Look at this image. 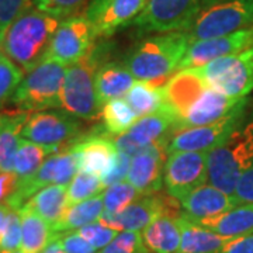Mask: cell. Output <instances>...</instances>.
<instances>
[{
    "instance_id": "4fadbf2b",
    "label": "cell",
    "mask_w": 253,
    "mask_h": 253,
    "mask_svg": "<svg viewBox=\"0 0 253 253\" xmlns=\"http://www.w3.org/2000/svg\"><path fill=\"white\" fill-rule=\"evenodd\" d=\"M96 40L94 30L84 13L65 18L55 31L46 58L69 66L81 61L94 45Z\"/></svg>"
},
{
    "instance_id": "44dd1931",
    "label": "cell",
    "mask_w": 253,
    "mask_h": 253,
    "mask_svg": "<svg viewBox=\"0 0 253 253\" xmlns=\"http://www.w3.org/2000/svg\"><path fill=\"white\" fill-rule=\"evenodd\" d=\"M208 83L196 69H183L166 82L163 86L165 107L176 123L180 120L186 111L194 104V101L207 90Z\"/></svg>"
},
{
    "instance_id": "60d3db41",
    "label": "cell",
    "mask_w": 253,
    "mask_h": 253,
    "mask_svg": "<svg viewBox=\"0 0 253 253\" xmlns=\"http://www.w3.org/2000/svg\"><path fill=\"white\" fill-rule=\"evenodd\" d=\"M31 6V0H0V44L16 18Z\"/></svg>"
},
{
    "instance_id": "816d5d0a",
    "label": "cell",
    "mask_w": 253,
    "mask_h": 253,
    "mask_svg": "<svg viewBox=\"0 0 253 253\" xmlns=\"http://www.w3.org/2000/svg\"><path fill=\"white\" fill-rule=\"evenodd\" d=\"M10 253H24V252H23V251L20 249V251H16V252H10Z\"/></svg>"
},
{
    "instance_id": "ac0fdd59",
    "label": "cell",
    "mask_w": 253,
    "mask_h": 253,
    "mask_svg": "<svg viewBox=\"0 0 253 253\" xmlns=\"http://www.w3.org/2000/svg\"><path fill=\"white\" fill-rule=\"evenodd\" d=\"M248 104V99H231L221 91L208 86L186 114L176 123V129L194 128V126H210L222 121L239 109H244ZM174 129V131H176Z\"/></svg>"
},
{
    "instance_id": "d6a6232c",
    "label": "cell",
    "mask_w": 253,
    "mask_h": 253,
    "mask_svg": "<svg viewBox=\"0 0 253 253\" xmlns=\"http://www.w3.org/2000/svg\"><path fill=\"white\" fill-rule=\"evenodd\" d=\"M104 132L109 136H120L138 121V116L126 100L117 99L106 103L101 109Z\"/></svg>"
},
{
    "instance_id": "bcb514c9",
    "label": "cell",
    "mask_w": 253,
    "mask_h": 253,
    "mask_svg": "<svg viewBox=\"0 0 253 253\" xmlns=\"http://www.w3.org/2000/svg\"><path fill=\"white\" fill-rule=\"evenodd\" d=\"M18 177L14 172L0 173V203H4L14 193Z\"/></svg>"
},
{
    "instance_id": "7402d4cb",
    "label": "cell",
    "mask_w": 253,
    "mask_h": 253,
    "mask_svg": "<svg viewBox=\"0 0 253 253\" xmlns=\"http://www.w3.org/2000/svg\"><path fill=\"white\" fill-rule=\"evenodd\" d=\"M189 219H206L224 214L238 206L235 199L211 184H203L177 200Z\"/></svg>"
},
{
    "instance_id": "52a82bcc",
    "label": "cell",
    "mask_w": 253,
    "mask_h": 253,
    "mask_svg": "<svg viewBox=\"0 0 253 253\" xmlns=\"http://www.w3.org/2000/svg\"><path fill=\"white\" fill-rule=\"evenodd\" d=\"M208 86L231 99H245L253 90V46L196 68Z\"/></svg>"
},
{
    "instance_id": "f1b7e54d",
    "label": "cell",
    "mask_w": 253,
    "mask_h": 253,
    "mask_svg": "<svg viewBox=\"0 0 253 253\" xmlns=\"http://www.w3.org/2000/svg\"><path fill=\"white\" fill-rule=\"evenodd\" d=\"M103 215H104V197L103 193H100L91 199L84 200L75 206H69L62 218L52 226V231L54 234L78 231L83 226L97 222Z\"/></svg>"
},
{
    "instance_id": "8fae6325",
    "label": "cell",
    "mask_w": 253,
    "mask_h": 253,
    "mask_svg": "<svg viewBox=\"0 0 253 253\" xmlns=\"http://www.w3.org/2000/svg\"><path fill=\"white\" fill-rule=\"evenodd\" d=\"M208 181V152H173L165 163L163 184L169 197L180 200Z\"/></svg>"
},
{
    "instance_id": "83f0119b",
    "label": "cell",
    "mask_w": 253,
    "mask_h": 253,
    "mask_svg": "<svg viewBox=\"0 0 253 253\" xmlns=\"http://www.w3.org/2000/svg\"><path fill=\"white\" fill-rule=\"evenodd\" d=\"M26 207L54 226L68 208V186L51 184L46 186L28 200Z\"/></svg>"
},
{
    "instance_id": "ee69618b",
    "label": "cell",
    "mask_w": 253,
    "mask_h": 253,
    "mask_svg": "<svg viewBox=\"0 0 253 253\" xmlns=\"http://www.w3.org/2000/svg\"><path fill=\"white\" fill-rule=\"evenodd\" d=\"M238 206L241 204H253V163L248 170L241 176L236 184L234 196H232Z\"/></svg>"
},
{
    "instance_id": "d4e9b609",
    "label": "cell",
    "mask_w": 253,
    "mask_h": 253,
    "mask_svg": "<svg viewBox=\"0 0 253 253\" xmlns=\"http://www.w3.org/2000/svg\"><path fill=\"white\" fill-rule=\"evenodd\" d=\"M176 219L181 231V242L176 253H221L226 244L234 239L197 225L183 214H177Z\"/></svg>"
},
{
    "instance_id": "ba28073f",
    "label": "cell",
    "mask_w": 253,
    "mask_h": 253,
    "mask_svg": "<svg viewBox=\"0 0 253 253\" xmlns=\"http://www.w3.org/2000/svg\"><path fill=\"white\" fill-rule=\"evenodd\" d=\"M79 118L66 110L34 111L27 118L21 136L36 144L52 148L55 151L69 149L82 136Z\"/></svg>"
},
{
    "instance_id": "c3c4849f",
    "label": "cell",
    "mask_w": 253,
    "mask_h": 253,
    "mask_svg": "<svg viewBox=\"0 0 253 253\" xmlns=\"http://www.w3.org/2000/svg\"><path fill=\"white\" fill-rule=\"evenodd\" d=\"M41 253H63V251H62V248H61V245L58 244V241L54 239V241L48 245V246H46L45 249H44Z\"/></svg>"
},
{
    "instance_id": "7c38bea8",
    "label": "cell",
    "mask_w": 253,
    "mask_h": 253,
    "mask_svg": "<svg viewBox=\"0 0 253 253\" xmlns=\"http://www.w3.org/2000/svg\"><path fill=\"white\" fill-rule=\"evenodd\" d=\"M244 113L245 107L215 124L176 129L168 142V152H210L241 128Z\"/></svg>"
},
{
    "instance_id": "277c9868",
    "label": "cell",
    "mask_w": 253,
    "mask_h": 253,
    "mask_svg": "<svg viewBox=\"0 0 253 253\" xmlns=\"http://www.w3.org/2000/svg\"><path fill=\"white\" fill-rule=\"evenodd\" d=\"M68 66L55 59H44L26 73L9 103L20 111H44L62 107V87Z\"/></svg>"
},
{
    "instance_id": "1f68e13d",
    "label": "cell",
    "mask_w": 253,
    "mask_h": 253,
    "mask_svg": "<svg viewBox=\"0 0 253 253\" xmlns=\"http://www.w3.org/2000/svg\"><path fill=\"white\" fill-rule=\"evenodd\" d=\"M56 152L58 151H55L52 148L21 138L18 144L17 154L14 158V169H13V172L16 173V176L18 177V181L31 177L41 168V165L45 162L51 155Z\"/></svg>"
},
{
    "instance_id": "5b68a950",
    "label": "cell",
    "mask_w": 253,
    "mask_h": 253,
    "mask_svg": "<svg viewBox=\"0 0 253 253\" xmlns=\"http://www.w3.org/2000/svg\"><path fill=\"white\" fill-rule=\"evenodd\" d=\"M252 163L253 124H249L208 152V184L234 196L241 176Z\"/></svg>"
},
{
    "instance_id": "e0dca14e",
    "label": "cell",
    "mask_w": 253,
    "mask_h": 253,
    "mask_svg": "<svg viewBox=\"0 0 253 253\" xmlns=\"http://www.w3.org/2000/svg\"><path fill=\"white\" fill-rule=\"evenodd\" d=\"M168 142L162 141L151 145L131 158L126 180L142 196L158 194L162 189L165 163L169 156Z\"/></svg>"
},
{
    "instance_id": "f546056e",
    "label": "cell",
    "mask_w": 253,
    "mask_h": 253,
    "mask_svg": "<svg viewBox=\"0 0 253 253\" xmlns=\"http://www.w3.org/2000/svg\"><path fill=\"white\" fill-rule=\"evenodd\" d=\"M21 219V251L41 253L54 241L52 226L26 206L18 210Z\"/></svg>"
},
{
    "instance_id": "e575fe53",
    "label": "cell",
    "mask_w": 253,
    "mask_h": 253,
    "mask_svg": "<svg viewBox=\"0 0 253 253\" xmlns=\"http://www.w3.org/2000/svg\"><path fill=\"white\" fill-rule=\"evenodd\" d=\"M101 190H104V186L99 176L78 172L68 184V207L97 196Z\"/></svg>"
},
{
    "instance_id": "ffe728a7",
    "label": "cell",
    "mask_w": 253,
    "mask_h": 253,
    "mask_svg": "<svg viewBox=\"0 0 253 253\" xmlns=\"http://www.w3.org/2000/svg\"><path fill=\"white\" fill-rule=\"evenodd\" d=\"M165 212H170V203L166 201L165 197H161L159 194H152L136 200L114 215L104 214L99 219V222L110 228H114L120 232L123 231L142 232L154 219Z\"/></svg>"
},
{
    "instance_id": "8d00e7d4",
    "label": "cell",
    "mask_w": 253,
    "mask_h": 253,
    "mask_svg": "<svg viewBox=\"0 0 253 253\" xmlns=\"http://www.w3.org/2000/svg\"><path fill=\"white\" fill-rule=\"evenodd\" d=\"M24 72L4 55L0 59V109L10 101Z\"/></svg>"
},
{
    "instance_id": "8992f818",
    "label": "cell",
    "mask_w": 253,
    "mask_h": 253,
    "mask_svg": "<svg viewBox=\"0 0 253 253\" xmlns=\"http://www.w3.org/2000/svg\"><path fill=\"white\" fill-rule=\"evenodd\" d=\"M203 10V0H146L144 10L131 26L141 37L152 33H186Z\"/></svg>"
},
{
    "instance_id": "d590c367",
    "label": "cell",
    "mask_w": 253,
    "mask_h": 253,
    "mask_svg": "<svg viewBox=\"0 0 253 253\" xmlns=\"http://www.w3.org/2000/svg\"><path fill=\"white\" fill-rule=\"evenodd\" d=\"M89 3L90 0H31L36 9L61 20L81 14L79 11Z\"/></svg>"
},
{
    "instance_id": "6da1fadb",
    "label": "cell",
    "mask_w": 253,
    "mask_h": 253,
    "mask_svg": "<svg viewBox=\"0 0 253 253\" xmlns=\"http://www.w3.org/2000/svg\"><path fill=\"white\" fill-rule=\"evenodd\" d=\"M61 21L31 4L6 31L1 40L3 54L23 72L33 71L46 58Z\"/></svg>"
},
{
    "instance_id": "681fc988",
    "label": "cell",
    "mask_w": 253,
    "mask_h": 253,
    "mask_svg": "<svg viewBox=\"0 0 253 253\" xmlns=\"http://www.w3.org/2000/svg\"><path fill=\"white\" fill-rule=\"evenodd\" d=\"M222 1H225V0H203V4H204V10L208 9V7H211V6H214V4L222 3Z\"/></svg>"
},
{
    "instance_id": "f6af8a7d",
    "label": "cell",
    "mask_w": 253,
    "mask_h": 253,
    "mask_svg": "<svg viewBox=\"0 0 253 253\" xmlns=\"http://www.w3.org/2000/svg\"><path fill=\"white\" fill-rule=\"evenodd\" d=\"M221 253H253V234L229 241Z\"/></svg>"
},
{
    "instance_id": "f907efd6",
    "label": "cell",
    "mask_w": 253,
    "mask_h": 253,
    "mask_svg": "<svg viewBox=\"0 0 253 253\" xmlns=\"http://www.w3.org/2000/svg\"><path fill=\"white\" fill-rule=\"evenodd\" d=\"M4 56V54H3V49H1V44H0V59Z\"/></svg>"
},
{
    "instance_id": "cb8c5ba5",
    "label": "cell",
    "mask_w": 253,
    "mask_h": 253,
    "mask_svg": "<svg viewBox=\"0 0 253 253\" xmlns=\"http://www.w3.org/2000/svg\"><path fill=\"white\" fill-rule=\"evenodd\" d=\"M189 219V218H187ZM225 238H241L253 234V204H241L224 214L206 219H190Z\"/></svg>"
},
{
    "instance_id": "9c48e42d",
    "label": "cell",
    "mask_w": 253,
    "mask_h": 253,
    "mask_svg": "<svg viewBox=\"0 0 253 253\" xmlns=\"http://www.w3.org/2000/svg\"><path fill=\"white\" fill-rule=\"evenodd\" d=\"M253 27V0H225L203 10L186 31L190 44Z\"/></svg>"
},
{
    "instance_id": "7a4b0ae2",
    "label": "cell",
    "mask_w": 253,
    "mask_h": 253,
    "mask_svg": "<svg viewBox=\"0 0 253 253\" xmlns=\"http://www.w3.org/2000/svg\"><path fill=\"white\" fill-rule=\"evenodd\" d=\"M189 45L190 38L184 31L148 37L126 55L123 63L136 81H162L174 71L179 72Z\"/></svg>"
},
{
    "instance_id": "9a60e30c",
    "label": "cell",
    "mask_w": 253,
    "mask_h": 253,
    "mask_svg": "<svg viewBox=\"0 0 253 253\" xmlns=\"http://www.w3.org/2000/svg\"><path fill=\"white\" fill-rule=\"evenodd\" d=\"M174 120L166 109L141 117L124 135L116 136L114 144L120 152L129 155L131 158L151 145L169 141L174 132Z\"/></svg>"
},
{
    "instance_id": "7bdbcfd3",
    "label": "cell",
    "mask_w": 253,
    "mask_h": 253,
    "mask_svg": "<svg viewBox=\"0 0 253 253\" xmlns=\"http://www.w3.org/2000/svg\"><path fill=\"white\" fill-rule=\"evenodd\" d=\"M129 165H131V156L118 151L117 161L114 163V166L110 169V172L107 174H104L101 177V183L104 186V190L110 187V186H113V184H116V183L126 180Z\"/></svg>"
},
{
    "instance_id": "3957f363",
    "label": "cell",
    "mask_w": 253,
    "mask_h": 253,
    "mask_svg": "<svg viewBox=\"0 0 253 253\" xmlns=\"http://www.w3.org/2000/svg\"><path fill=\"white\" fill-rule=\"evenodd\" d=\"M109 54L107 42H94L90 51L66 69L62 87V109L75 117L91 121L101 114L96 96V72Z\"/></svg>"
},
{
    "instance_id": "74e56055",
    "label": "cell",
    "mask_w": 253,
    "mask_h": 253,
    "mask_svg": "<svg viewBox=\"0 0 253 253\" xmlns=\"http://www.w3.org/2000/svg\"><path fill=\"white\" fill-rule=\"evenodd\" d=\"M97 253H149L145 246L142 232L123 231L117 238Z\"/></svg>"
},
{
    "instance_id": "7dc6e473",
    "label": "cell",
    "mask_w": 253,
    "mask_h": 253,
    "mask_svg": "<svg viewBox=\"0 0 253 253\" xmlns=\"http://www.w3.org/2000/svg\"><path fill=\"white\" fill-rule=\"evenodd\" d=\"M11 207H9L7 204L4 203H0V238H1V234L4 231V226L7 224V218H9V212Z\"/></svg>"
},
{
    "instance_id": "ab89813d",
    "label": "cell",
    "mask_w": 253,
    "mask_h": 253,
    "mask_svg": "<svg viewBox=\"0 0 253 253\" xmlns=\"http://www.w3.org/2000/svg\"><path fill=\"white\" fill-rule=\"evenodd\" d=\"M76 232L83 239H86L96 251H101L103 248H106L120 234V231L104 225V224H101L99 221L94 222V224H90V225L83 226L81 229H78Z\"/></svg>"
},
{
    "instance_id": "d6986e66",
    "label": "cell",
    "mask_w": 253,
    "mask_h": 253,
    "mask_svg": "<svg viewBox=\"0 0 253 253\" xmlns=\"http://www.w3.org/2000/svg\"><path fill=\"white\" fill-rule=\"evenodd\" d=\"M71 149L76 155L78 170L96 174L100 179L110 172L118 156L114 139H111L104 129L99 134L91 132L83 135Z\"/></svg>"
},
{
    "instance_id": "b9f144b4",
    "label": "cell",
    "mask_w": 253,
    "mask_h": 253,
    "mask_svg": "<svg viewBox=\"0 0 253 253\" xmlns=\"http://www.w3.org/2000/svg\"><path fill=\"white\" fill-rule=\"evenodd\" d=\"M54 239L61 245L63 253H97L86 239H83L76 231L63 232V234H55Z\"/></svg>"
},
{
    "instance_id": "5bb4252c",
    "label": "cell",
    "mask_w": 253,
    "mask_h": 253,
    "mask_svg": "<svg viewBox=\"0 0 253 253\" xmlns=\"http://www.w3.org/2000/svg\"><path fill=\"white\" fill-rule=\"evenodd\" d=\"M146 0H91L84 11L96 38H109L120 28L131 26L144 10Z\"/></svg>"
},
{
    "instance_id": "603a6c76",
    "label": "cell",
    "mask_w": 253,
    "mask_h": 253,
    "mask_svg": "<svg viewBox=\"0 0 253 253\" xmlns=\"http://www.w3.org/2000/svg\"><path fill=\"white\" fill-rule=\"evenodd\" d=\"M135 78L123 62L106 61L97 69L94 78L96 96L99 106L103 109L111 100L123 99L135 84Z\"/></svg>"
},
{
    "instance_id": "484cf974",
    "label": "cell",
    "mask_w": 253,
    "mask_h": 253,
    "mask_svg": "<svg viewBox=\"0 0 253 253\" xmlns=\"http://www.w3.org/2000/svg\"><path fill=\"white\" fill-rule=\"evenodd\" d=\"M177 214L165 212L142 231L145 246L152 253H176L181 242Z\"/></svg>"
},
{
    "instance_id": "4316f807",
    "label": "cell",
    "mask_w": 253,
    "mask_h": 253,
    "mask_svg": "<svg viewBox=\"0 0 253 253\" xmlns=\"http://www.w3.org/2000/svg\"><path fill=\"white\" fill-rule=\"evenodd\" d=\"M30 113H0V173L13 172L21 132Z\"/></svg>"
},
{
    "instance_id": "836d02e7",
    "label": "cell",
    "mask_w": 253,
    "mask_h": 253,
    "mask_svg": "<svg viewBox=\"0 0 253 253\" xmlns=\"http://www.w3.org/2000/svg\"><path fill=\"white\" fill-rule=\"evenodd\" d=\"M103 197H104V214L114 215L144 196L129 181L124 180L107 187L103 193Z\"/></svg>"
},
{
    "instance_id": "2e32d148",
    "label": "cell",
    "mask_w": 253,
    "mask_h": 253,
    "mask_svg": "<svg viewBox=\"0 0 253 253\" xmlns=\"http://www.w3.org/2000/svg\"><path fill=\"white\" fill-rule=\"evenodd\" d=\"M253 46V27L245 28L232 34L191 42L181 59L179 71L196 69L214 59L242 52Z\"/></svg>"
},
{
    "instance_id": "4dcf8cb0",
    "label": "cell",
    "mask_w": 253,
    "mask_h": 253,
    "mask_svg": "<svg viewBox=\"0 0 253 253\" xmlns=\"http://www.w3.org/2000/svg\"><path fill=\"white\" fill-rule=\"evenodd\" d=\"M126 100L139 118L151 116L165 107L163 86H156L152 82L136 81Z\"/></svg>"
},
{
    "instance_id": "30bf717a",
    "label": "cell",
    "mask_w": 253,
    "mask_h": 253,
    "mask_svg": "<svg viewBox=\"0 0 253 253\" xmlns=\"http://www.w3.org/2000/svg\"><path fill=\"white\" fill-rule=\"evenodd\" d=\"M78 170V161L73 151L63 149L61 152L51 155L41 168L31 177L17 183V187L9 199L4 201L9 207L20 210L37 191L51 184L68 186Z\"/></svg>"
},
{
    "instance_id": "f35d334b",
    "label": "cell",
    "mask_w": 253,
    "mask_h": 253,
    "mask_svg": "<svg viewBox=\"0 0 253 253\" xmlns=\"http://www.w3.org/2000/svg\"><path fill=\"white\" fill-rule=\"evenodd\" d=\"M21 249V219L20 211L11 208L7 218V224L0 238V253L16 252Z\"/></svg>"
}]
</instances>
